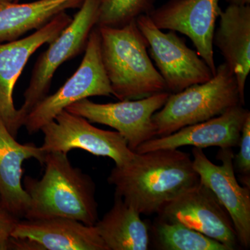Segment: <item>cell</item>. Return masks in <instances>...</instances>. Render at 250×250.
Instances as JSON below:
<instances>
[{
    "label": "cell",
    "instance_id": "e0dca14e",
    "mask_svg": "<svg viewBox=\"0 0 250 250\" xmlns=\"http://www.w3.org/2000/svg\"><path fill=\"white\" fill-rule=\"evenodd\" d=\"M213 45L220 50L236 77L241 104L250 71V6L229 4L220 13Z\"/></svg>",
    "mask_w": 250,
    "mask_h": 250
},
{
    "label": "cell",
    "instance_id": "8992f818",
    "mask_svg": "<svg viewBox=\"0 0 250 250\" xmlns=\"http://www.w3.org/2000/svg\"><path fill=\"white\" fill-rule=\"evenodd\" d=\"M85 54L80 66L55 93L47 95L29 112L23 126L34 134L72 104L95 96L113 95L111 83L104 66L101 40L98 27L90 32Z\"/></svg>",
    "mask_w": 250,
    "mask_h": 250
},
{
    "label": "cell",
    "instance_id": "d6986e66",
    "mask_svg": "<svg viewBox=\"0 0 250 250\" xmlns=\"http://www.w3.org/2000/svg\"><path fill=\"white\" fill-rule=\"evenodd\" d=\"M141 215L121 197L115 196L111 209L95 225L108 250L149 249V229Z\"/></svg>",
    "mask_w": 250,
    "mask_h": 250
},
{
    "label": "cell",
    "instance_id": "ba28073f",
    "mask_svg": "<svg viewBox=\"0 0 250 250\" xmlns=\"http://www.w3.org/2000/svg\"><path fill=\"white\" fill-rule=\"evenodd\" d=\"M136 21L170 93H179L213 77L205 61L197 52L188 47L176 31L163 32L156 27L149 15H141Z\"/></svg>",
    "mask_w": 250,
    "mask_h": 250
},
{
    "label": "cell",
    "instance_id": "cb8c5ba5",
    "mask_svg": "<svg viewBox=\"0 0 250 250\" xmlns=\"http://www.w3.org/2000/svg\"><path fill=\"white\" fill-rule=\"evenodd\" d=\"M228 4L233 5H250V0H225Z\"/></svg>",
    "mask_w": 250,
    "mask_h": 250
},
{
    "label": "cell",
    "instance_id": "52a82bcc",
    "mask_svg": "<svg viewBox=\"0 0 250 250\" xmlns=\"http://www.w3.org/2000/svg\"><path fill=\"white\" fill-rule=\"evenodd\" d=\"M41 131L44 135L41 147L46 153L67 154L72 149H81L93 155L110 158L116 166L126 165L136 154L118 131L99 129L83 117L66 110L59 113Z\"/></svg>",
    "mask_w": 250,
    "mask_h": 250
},
{
    "label": "cell",
    "instance_id": "ac0fdd59",
    "mask_svg": "<svg viewBox=\"0 0 250 250\" xmlns=\"http://www.w3.org/2000/svg\"><path fill=\"white\" fill-rule=\"evenodd\" d=\"M83 0H36L13 2L0 9V43L38 30L67 10L80 9Z\"/></svg>",
    "mask_w": 250,
    "mask_h": 250
},
{
    "label": "cell",
    "instance_id": "8fae6325",
    "mask_svg": "<svg viewBox=\"0 0 250 250\" xmlns=\"http://www.w3.org/2000/svg\"><path fill=\"white\" fill-rule=\"evenodd\" d=\"M192 166L200 182L213 191L228 210L238 243L248 249L250 246V187H241L237 181L232 149H220L218 158L221 165L211 162L201 148H192Z\"/></svg>",
    "mask_w": 250,
    "mask_h": 250
},
{
    "label": "cell",
    "instance_id": "30bf717a",
    "mask_svg": "<svg viewBox=\"0 0 250 250\" xmlns=\"http://www.w3.org/2000/svg\"><path fill=\"white\" fill-rule=\"evenodd\" d=\"M159 218L183 225L223 243L229 250L238 243L228 210L210 189L201 182L167 202Z\"/></svg>",
    "mask_w": 250,
    "mask_h": 250
},
{
    "label": "cell",
    "instance_id": "5b68a950",
    "mask_svg": "<svg viewBox=\"0 0 250 250\" xmlns=\"http://www.w3.org/2000/svg\"><path fill=\"white\" fill-rule=\"evenodd\" d=\"M101 1L83 0L71 22L49 42L48 48L38 59L24 93V102L18 109L21 127L29 112L47 96L54 73L59 67L85 50L90 32L98 22Z\"/></svg>",
    "mask_w": 250,
    "mask_h": 250
},
{
    "label": "cell",
    "instance_id": "d4e9b609",
    "mask_svg": "<svg viewBox=\"0 0 250 250\" xmlns=\"http://www.w3.org/2000/svg\"><path fill=\"white\" fill-rule=\"evenodd\" d=\"M13 2H15V0H0V9Z\"/></svg>",
    "mask_w": 250,
    "mask_h": 250
},
{
    "label": "cell",
    "instance_id": "7c38bea8",
    "mask_svg": "<svg viewBox=\"0 0 250 250\" xmlns=\"http://www.w3.org/2000/svg\"><path fill=\"white\" fill-rule=\"evenodd\" d=\"M9 250H108L95 226L62 217L20 220Z\"/></svg>",
    "mask_w": 250,
    "mask_h": 250
},
{
    "label": "cell",
    "instance_id": "4fadbf2b",
    "mask_svg": "<svg viewBox=\"0 0 250 250\" xmlns=\"http://www.w3.org/2000/svg\"><path fill=\"white\" fill-rule=\"evenodd\" d=\"M72 20L66 11L61 13L31 35L0 43V117L15 138L21 128L14 102L16 82L31 55L52 42Z\"/></svg>",
    "mask_w": 250,
    "mask_h": 250
},
{
    "label": "cell",
    "instance_id": "277c9868",
    "mask_svg": "<svg viewBox=\"0 0 250 250\" xmlns=\"http://www.w3.org/2000/svg\"><path fill=\"white\" fill-rule=\"evenodd\" d=\"M238 105L242 104L236 77L224 62L210 80L170 93L164 106L152 116L156 137L208 121Z\"/></svg>",
    "mask_w": 250,
    "mask_h": 250
},
{
    "label": "cell",
    "instance_id": "9a60e30c",
    "mask_svg": "<svg viewBox=\"0 0 250 250\" xmlns=\"http://www.w3.org/2000/svg\"><path fill=\"white\" fill-rule=\"evenodd\" d=\"M250 111L242 105L208 121L185 126L167 136L146 141L136 149V153L163 149H178L186 146L193 147H218L227 149L239 145L242 129Z\"/></svg>",
    "mask_w": 250,
    "mask_h": 250
},
{
    "label": "cell",
    "instance_id": "3957f363",
    "mask_svg": "<svg viewBox=\"0 0 250 250\" xmlns=\"http://www.w3.org/2000/svg\"><path fill=\"white\" fill-rule=\"evenodd\" d=\"M98 28L102 58L113 96L122 101L169 92L148 56L147 41L136 20L121 27Z\"/></svg>",
    "mask_w": 250,
    "mask_h": 250
},
{
    "label": "cell",
    "instance_id": "6da1fadb",
    "mask_svg": "<svg viewBox=\"0 0 250 250\" xmlns=\"http://www.w3.org/2000/svg\"><path fill=\"white\" fill-rule=\"evenodd\" d=\"M121 197L141 215H150L174 197L200 183L190 154L178 149L136 153L126 165L115 166L108 177Z\"/></svg>",
    "mask_w": 250,
    "mask_h": 250
},
{
    "label": "cell",
    "instance_id": "7a4b0ae2",
    "mask_svg": "<svg viewBox=\"0 0 250 250\" xmlns=\"http://www.w3.org/2000/svg\"><path fill=\"white\" fill-rule=\"evenodd\" d=\"M43 166L41 179L24 177L22 185L30 202L24 219L62 217L95 226L98 205L91 177L74 167L62 152L47 153Z\"/></svg>",
    "mask_w": 250,
    "mask_h": 250
},
{
    "label": "cell",
    "instance_id": "ffe728a7",
    "mask_svg": "<svg viewBox=\"0 0 250 250\" xmlns=\"http://www.w3.org/2000/svg\"><path fill=\"white\" fill-rule=\"evenodd\" d=\"M159 249L164 250H229L223 243L176 223L159 218L154 226Z\"/></svg>",
    "mask_w": 250,
    "mask_h": 250
},
{
    "label": "cell",
    "instance_id": "2e32d148",
    "mask_svg": "<svg viewBox=\"0 0 250 250\" xmlns=\"http://www.w3.org/2000/svg\"><path fill=\"white\" fill-rule=\"evenodd\" d=\"M46 154L33 143H18L0 117V203L18 218H24L30 202L22 184V163L35 159L43 166Z\"/></svg>",
    "mask_w": 250,
    "mask_h": 250
},
{
    "label": "cell",
    "instance_id": "484cf974",
    "mask_svg": "<svg viewBox=\"0 0 250 250\" xmlns=\"http://www.w3.org/2000/svg\"><path fill=\"white\" fill-rule=\"evenodd\" d=\"M20 0H15V2H18Z\"/></svg>",
    "mask_w": 250,
    "mask_h": 250
},
{
    "label": "cell",
    "instance_id": "44dd1931",
    "mask_svg": "<svg viewBox=\"0 0 250 250\" xmlns=\"http://www.w3.org/2000/svg\"><path fill=\"white\" fill-rule=\"evenodd\" d=\"M155 0H102L98 27H121L155 9Z\"/></svg>",
    "mask_w": 250,
    "mask_h": 250
},
{
    "label": "cell",
    "instance_id": "9c48e42d",
    "mask_svg": "<svg viewBox=\"0 0 250 250\" xmlns=\"http://www.w3.org/2000/svg\"><path fill=\"white\" fill-rule=\"evenodd\" d=\"M170 92H162L139 100L98 104L88 98L72 104L66 111L91 123L111 126L126 139L133 152L146 141L156 138L152 116L164 106Z\"/></svg>",
    "mask_w": 250,
    "mask_h": 250
},
{
    "label": "cell",
    "instance_id": "7402d4cb",
    "mask_svg": "<svg viewBox=\"0 0 250 250\" xmlns=\"http://www.w3.org/2000/svg\"><path fill=\"white\" fill-rule=\"evenodd\" d=\"M240 150L234 156L237 171L242 176L241 181L246 187H250V114L247 117L241 131Z\"/></svg>",
    "mask_w": 250,
    "mask_h": 250
},
{
    "label": "cell",
    "instance_id": "603a6c76",
    "mask_svg": "<svg viewBox=\"0 0 250 250\" xmlns=\"http://www.w3.org/2000/svg\"><path fill=\"white\" fill-rule=\"evenodd\" d=\"M20 220L0 203V250H9L11 233Z\"/></svg>",
    "mask_w": 250,
    "mask_h": 250
},
{
    "label": "cell",
    "instance_id": "5bb4252c",
    "mask_svg": "<svg viewBox=\"0 0 250 250\" xmlns=\"http://www.w3.org/2000/svg\"><path fill=\"white\" fill-rule=\"evenodd\" d=\"M220 0H169L149 14L156 27L188 36L213 76L216 73L213 39L222 10Z\"/></svg>",
    "mask_w": 250,
    "mask_h": 250
}]
</instances>
